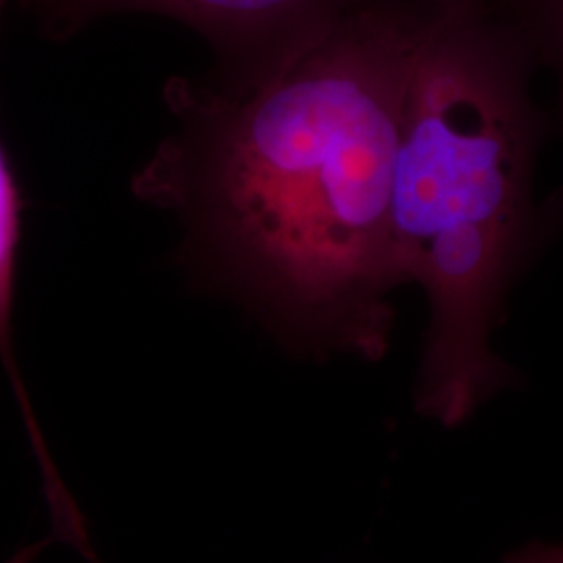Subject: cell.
<instances>
[{"label": "cell", "mask_w": 563, "mask_h": 563, "mask_svg": "<svg viewBox=\"0 0 563 563\" xmlns=\"http://www.w3.org/2000/svg\"><path fill=\"white\" fill-rule=\"evenodd\" d=\"M420 0H360L246 81L174 78V130L132 178L181 262L309 360H383L395 328L390 202Z\"/></svg>", "instance_id": "cell-1"}, {"label": "cell", "mask_w": 563, "mask_h": 563, "mask_svg": "<svg viewBox=\"0 0 563 563\" xmlns=\"http://www.w3.org/2000/svg\"><path fill=\"white\" fill-rule=\"evenodd\" d=\"M537 65L490 9L430 11L413 53L395 157L397 269L428 323L413 399L457 428L516 383L495 349L505 305L544 241L537 165L551 120Z\"/></svg>", "instance_id": "cell-2"}, {"label": "cell", "mask_w": 563, "mask_h": 563, "mask_svg": "<svg viewBox=\"0 0 563 563\" xmlns=\"http://www.w3.org/2000/svg\"><path fill=\"white\" fill-rule=\"evenodd\" d=\"M360 0H78L69 34L120 11L159 13L197 30L211 44V78L246 81L318 38Z\"/></svg>", "instance_id": "cell-3"}, {"label": "cell", "mask_w": 563, "mask_h": 563, "mask_svg": "<svg viewBox=\"0 0 563 563\" xmlns=\"http://www.w3.org/2000/svg\"><path fill=\"white\" fill-rule=\"evenodd\" d=\"M4 13V0H0V23ZM21 225H23V197L15 180L11 162L0 142V363L11 386L13 399L18 402L25 437L32 449L34 462L41 472L42 493L48 505V514L60 518L67 516L76 504L71 493L60 478L57 463L51 455L41 423L36 418L25 380L21 376L20 363L15 355L13 336V313H15V280H18V257H20Z\"/></svg>", "instance_id": "cell-4"}, {"label": "cell", "mask_w": 563, "mask_h": 563, "mask_svg": "<svg viewBox=\"0 0 563 563\" xmlns=\"http://www.w3.org/2000/svg\"><path fill=\"white\" fill-rule=\"evenodd\" d=\"M490 11L522 38L537 69L551 74L555 84L551 130L563 134V0H493Z\"/></svg>", "instance_id": "cell-5"}, {"label": "cell", "mask_w": 563, "mask_h": 563, "mask_svg": "<svg viewBox=\"0 0 563 563\" xmlns=\"http://www.w3.org/2000/svg\"><path fill=\"white\" fill-rule=\"evenodd\" d=\"M25 7L34 9L41 15L44 25L55 36H67L69 20L78 0H21Z\"/></svg>", "instance_id": "cell-6"}, {"label": "cell", "mask_w": 563, "mask_h": 563, "mask_svg": "<svg viewBox=\"0 0 563 563\" xmlns=\"http://www.w3.org/2000/svg\"><path fill=\"white\" fill-rule=\"evenodd\" d=\"M507 563H563V543L528 544L516 551Z\"/></svg>", "instance_id": "cell-7"}, {"label": "cell", "mask_w": 563, "mask_h": 563, "mask_svg": "<svg viewBox=\"0 0 563 563\" xmlns=\"http://www.w3.org/2000/svg\"><path fill=\"white\" fill-rule=\"evenodd\" d=\"M430 11H474L490 9L493 0H420Z\"/></svg>", "instance_id": "cell-8"}, {"label": "cell", "mask_w": 563, "mask_h": 563, "mask_svg": "<svg viewBox=\"0 0 563 563\" xmlns=\"http://www.w3.org/2000/svg\"><path fill=\"white\" fill-rule=\"evenodd\" d=\"M44 547H46V541L25 544V547H21L20 551H15L7 562L2 563H34L36 562V558L44 551Z\"/></svg>", "instance_id": "cell-9"}]
</instances>
